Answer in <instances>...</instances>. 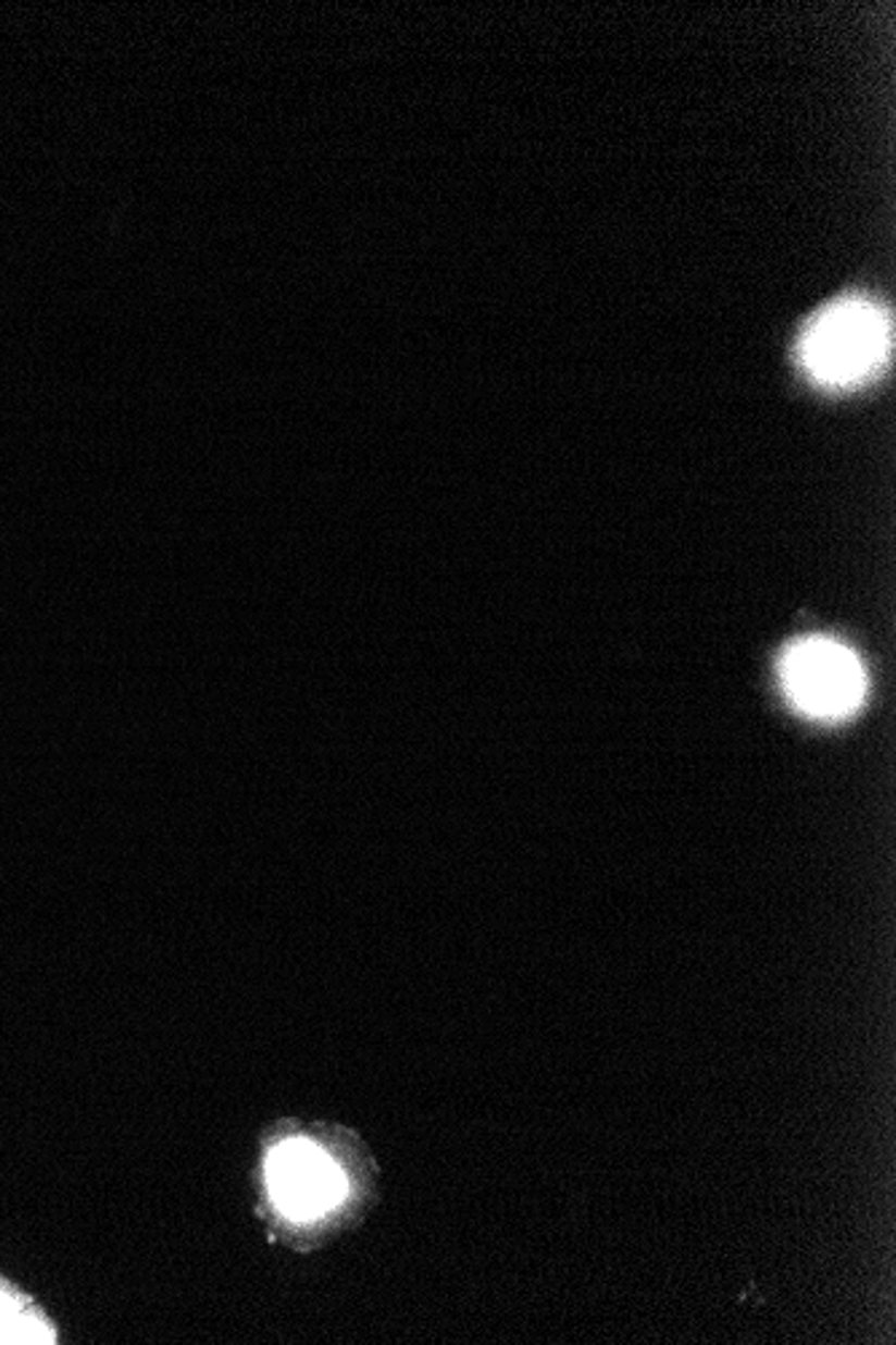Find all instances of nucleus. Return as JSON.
<instances>
[{
	"label": "nucleus",
	"instance_id": "nucleus-2",
	"mask_svg": "<svg viewBox=\"0 0 896 1345\" xmlns=\"http://www.w3.org/2000/svg\"><path fill=\"white\" fill-rule=\"evenodd\" d=\"M779 677L792 706L813 720H846L867 695L864 664L832 637L792 642L781 653Z\"/></svg>",
	"mask_w": 896,
	"mask_h": 1345
},
{
	"label": "nucleus",
	"instance_id": "nucleus-1",
	"mask_svg": "<svg viewBox=\"0 0 896 1345\" xmlns=\"http://www.w3.org/2000/svg\"><path fill=\"white\" fill-rule=\"evenodd\" d=\"M797 355L808 377L821 387H859L892 355V320L886 309L867 298H841L806 325Z\"/></svg>",
	"mask_w": 896,
	"mask_h": 1345
},
{
	"label": "nucleus",
	"instance_id": "nucleus-4",
	"mask_svg": "<svg viewBox=\"0 0 896 1345\" xmlns=\"http://www.w3.org/2000/svg\"><path fill=\"white\" fill-rule=\"evenodd\" d=\"M0 1343H51V1330L16 1297L0 1292Z\"/></svg>",
	"mask_w": 896,
	"mask_h": 1345
},
{
	"label": "nucleus",
	"instance_id": "nucleus-3",
	"mask_svg": "<svg viewBox=\"0 0 896 1345\" xmlns=\"http://www.w3.org/2000/svg\"><path fill=\"white\" fill-rule=\"evenodd\" d=\"M274 1204L293 1220H314L347 1195L341 1169L312 1142H285L266 1163Z\"/></svg>",
	"mask_w": 896,
	"mask_h": 1345
}]
</instances>
